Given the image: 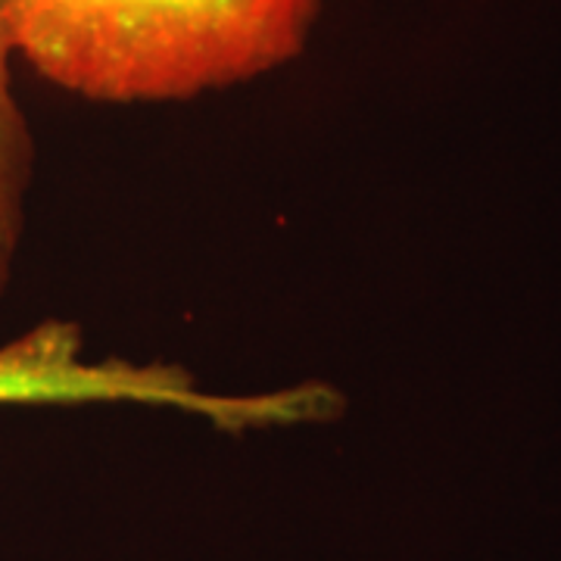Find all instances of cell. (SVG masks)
Masks as SVG:
<instances>
[{"mask_svg":"<svg viewBox=\"0 0 561 561\" xmlns=\"http://www.w3.org/2000/svg\"><path fill=\"white\" fill-rule=\"evenodd\" d=\"M131 402L201 415L225 431L284 427L331 419L341 397L328 383H297L272 393L225 397L197 387L181 365L88 359L72 321L47 319L0 346V405Z\"/></svg>","mask_w":561,"mask_h":561,"instance_id":"2","label":"cell"},{"mask_svg":"<svg viewBox=\"0 0 561 561\" xmlns=\"http://www.w3.org/2000/svg\"><path fill=\"white\" fill-rule=\"evenodd\" d=\"M321 0H3L16 57L69 94L187 101L297 60Z\"/></svg>","mask_w":561,"mask_h":561,"instance_id":"1","label":"cell"},{"mask_svg":"<svg viewBox=\"0 0 561 561\" xmlns=\"http://www.w3.org/2000/svg\"><path fill=\"white\" fill-rule=\"evenodd\" d=\"M16 47L0 0V300L13 280L25 231V201L35 175V138L13 88Z\"/></svg>","mask_w":561,"mask_h":561,"instance_id":"3","label":"cell"}]
</instances>
